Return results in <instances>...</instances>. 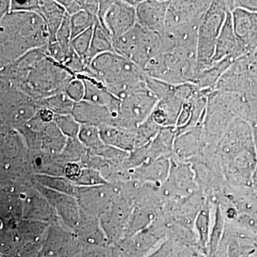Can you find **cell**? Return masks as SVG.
Segmentation results:
<instances>
[{
	"instance_id": "cell-1",
	"label": "cell",
	"mask_w": 257,
	"mask_h": 257,
	"mask_svg": "<svg viewBox=\"0 0 257 257\" xmlns=\"http://www.w3.org/2000/svg\"><path fill=\"white\" fill-rule=\"evenodd\" d=\"M212 161L231 187L251 190L257 152L252 128L248 121L236 118L229 124L216 145Z\"/></svg>"
},
{
	"instance_id": "cell-2",
	"label": "cell",
	"mask_w": 257,
	"mask_h": 257,
	"mask_svg": "<svg viewBox=\"0 0 257 257\" xmlns=\"http://www.w3.org/2000/svg\"><path fill=\"white\" fill-rule=\"evenodd\" d=\"M160 38V52L144 72L151 78L172 85L193 84L197 74V47L176 45L165 33Z\"/></svg>"
},
{
	"instance_id": "cell-3",
	"label": "cell",
	"mask_w": 257,
	"mask_h": 257,
	"mask_svg": "<svg viewBox=\"0 0 257 257\" xmlns=\"http://www.w3.org/2000/svg\"><path fill=\"white\" fill-rule=\"evenodd\" d=\"M112 45L116 53L144 71L160 52V35L137 23L130 31L113 39Z\"/></svg>"
},
{
	"instance_id": "cell-4",
	"label": "cell",
	"mask_w": 257,
	"mask_h": 257,
	"mask_svg": "<svg viewBox=\"0 0 257 257\" xmlns=\"http://www.w3.org/2000/svg\"><path fill=\"white\" fill-rule=\"evenodd\" d=\"M231 11V1H211L198 28L197 73L211 64L226 15Z\"/></svg>"
},
{
	"instance_id": "cell-5",
	"label": "cell",
	"mask_w": 257,
	"mask_h": 257,
	"mask_svg": "<svg viewBox=\"0 0 257 257\" xmlns=\"http://www.w3.org/2000/svg\"><path fill=\"white\" fill-rule=\"evenodd\" d=\"M199 89L191 83L172 84L168 92L157 101L150 119L161 128L175 127L184 102Z\"/></svg>"
},
{
	"instance_id": "cell-6",
	"label": "cell",
	"mask_w": 257,
	"mask_h": 257,
	"mask_svg": "<svg viewBox=\"0 0 257 257\" xmlns=\"http://www.w3.org/2000/svg\"><path fill=\"white\" fill-rule=\"evenodd\" d=\"M157 101L156 96L149 89L130 94L120 101L116 124L138 127L150 117Z\"/></svg>"
},
{
	"instance_id": "cell-7",
	"label": "cell",
	"mask_w": 257,
	"mask_h": 257,
	"mask_svg": "<svg viewBox=\"0 0 257 257\" xmlns=\"http://www.w3.org/2000/svg\"><path fill=\"white\" fill-rule=\"evenodd\" d=\"M101 25L113 39L124 35L138 23L136 8L128 1L104 2L99 8Z\"/></svg>"
},
{
	"instance_id": "cell-8",
	"label": "cell",
	"mask_w": 257,
	"mask_h": 257,
	"mask_svg": "<svg viewBox=\"0 0 257 257\" xmlns=\"http://www.w3.org/2000/svg\"><path fill=\"white\" fill-rule=\"evenodd\" d=\"M211 1H170L165 32L189 25H199Z\"/></svg>"
},
{
	"instance_id": "cell-9",
	"label": "cell",
	"mask_w": 257,
	"mask_h": 257,
	"mask_svg": "<svg viewBox=\"0 0 257 257\" xmlns=\"http://www.w3.org/2000/svg\"><path fill=\"white\" fill-rule=\"evenodd\" d=\"M231 21L238 45L243 56L257 49V13L236 8L231 12Z\"/></svg>"
},
{
	"instance_id": "cell-10",
	"label": "cell",
	"mask_w": 257,
	"mask_h": 257,
	"mask_svg": "<svg viewBox=\"0 0 257 257\" xmlns=\"http://www.w3.org/2000/svg\"><path fill=\"white\" fill-rule=\"evenodd\" d=\"M170 1H142L136 8L137 21L143 28L162 35L165 32L166 16Z\"/></svg>"
},
{
	"instance_id": "cell-11",
	"label": "cell",
	"mask_w": 257,
	"mask_h": 257,
	"mask_svg": "<svg viewBox=\"0 0 257 257\" xmlns=\"http://www.w3.org/2000/svg\"><path fill=\"white\" fill-rule=\"evenodd\" d=\"M243 57L234 35L231 12H228L224 25L216 41L215 51L211 63H216L226 59L236 60Z\"/></svg>"
},
{
	"instance_id": "cell-12",
	"label": "cell",
	"mask_w": 257,
	"mask_h": 257,
	"mask_svg": "<svg viewBox=\"0 0 257 257\" xmlns=\"http://www.w3.org/2000/svg\"><path fill=\"white\" fill-rule=\"evenodd\" d=\"M204 137L203 125L176 137L173 157L181 161L190 160L200 151Z\"/></svg>"
},
{
	"instance_id": "cell-13",
	"label": "cell",
	"mask_w": 257,
	"mask_h": 257,
	"mask_svg": "<svg viewBox=\"0 0 257 257\" xmlns=\"http://www.w3.org/2000/svg\"><path fill=\"white\" fill-rule=\"evenodd\" d=\"M194 225L199 234V243L203 247L205 248L209 242L210 234V207L208 201L198 213Z\"/></svg>"
},
{
	"instance_id": "cell-14",
	"label": "cell",
	"mask_w": 257,
	"mask_h": 257,
	"mask_svg": "<svg viewBox=\"0 0 257 257\" xmlns=\"http://www.w3.org/2000/svg\"><path fill=\"white\" fill-rule=\"evenodd\" d=\"M224 216L222 214L221 207L217 206L216 209L215 219H214V225L211 229L210 238H209V243L211 252L214 251L217 247L218 243L220 241L221 236L224 229Z\"/></svg>"
},
{
	"instance_id": "cell-15",
	"label": "cell",
	"mask_w": 257,
	"mask_h": 257,
	"mask_svg": "<svg viewBox=\"0 0 257 257\" xmlns=\"http://www.w3.org/2000/svg\"><path fill=\"white\" fill-rule=\"evenodd\" d=\"M92 30L90 28H87L86 32H83L80 36L77 37L74 40V48L78 53L83 55L89 50L92 42Z\"/></svg>"
},
{
	"instance_id": "cell-16",
	"label": "cell",
	"mask_w": 257,
	"mask_h": 257,
	"mask_svg": "<svg viewBox=\"0 0 257 257\" xmlns=\"http://www.w3.org/2000/svg\"><path fill=\"white\" fill-rule=\"evenodd\" d=\"M67 95L69 99L74 101H79L84 99L85 94V87L82 81L74 80L69 83L67 89Z\"/></svg>"
},
{
	"instance_id": "cell-17",
	"label": "cell",
	"mask_w": 257,
	"mask_h": 257,
	"mask_svg": "<svg viewBox=\"0 0 257 257\" xmlns=\"http://www.w3.org/2000/svg\"><path fill=\"white\" fill-rule=\"evenodd\" d=\"M231 7H232V10L239 8V9L246 10L250 13H257V1H253V0L232 1Z\"/></svg>"
},
{
	"instance_id": "cell-18",
	"label": "cell",
	"mask_w": 257,
	"mask_h": 257,
	"mask_svg": "<svg viewBox=\"0 0 257 257\" xmlns=\"http://www.w3.org/2000/svg\"><path fill=\"white\" fill-rule=\"evenodd\" d=\"M66 175L71 178L77 177L79 174V167L75 165L67 166L65 170Z\"/></svg>"
},
{
	"instance_id": "cell-19",
	"label": "cell",
	"mask_w": 257,
	"mask_h": 257,
	"mask_svg": "<svg viewBox=\"0 0 257 257\" xmlns=\"http://www.w3.org/2000/svg\"><path fill=\"white\" fill-rule=\"evenodd\" d=\"M41 118L44 121H50L53 119V113L50 110L42 111Z\"/></svg>"
},
{
	"instance_id": "cell-20",
	"label": "cell",
	"mask_w": 257,
	"mask_h": 257,
	"mask_svg": "<svg viewBox=\"0 0 257 257\" xmlns=\"http://www.w3.org/2000/svg\"><path fill=\"white\" fill-rule=\"evenodd\" d=\"M251 190L253 192L257 193V165L252 176V184H251Z\"/></svg>"
},
{
	"instance_id": "cell-21",
	"label": "cell",
	"mask_w": 257,
	"mask_h": 257,
	"mask_svg": "<svg viewBox=\"0 0 257 257\" xmlns=\"http://www.w3.org/2000/svg\"><path fill=\"white\" fill-rule=\"evenodd\" d=\"M256 152H257V147H256Z\"/></svg>"
}]
</instances>
